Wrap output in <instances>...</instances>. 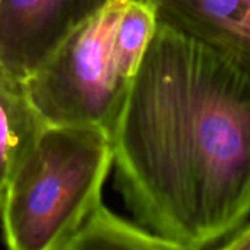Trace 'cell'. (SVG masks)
Masks as SVG:
<instances>
[{
  "label": "cell",
  "mask_w": 250,
  "mask_h": 250,
  "mask_svg": "<svg viewBox=\"0 0 250 250\" xmlns=\"http://www.w3.org/2000/svg\"><path fill=\"white\" fill-rule=\"evenodd\" d=\"M48 126L34 104L25 76L0 63V189Z\"/></svg>",
  "instance_id": "6"
},
{
  "label": "cell",
  "mask_w": 250,
  "mask_h": 250,
  "mask_svg": "<svg viewBox=\"0 0 250 250\" xmlns=\"http://www.w3.org/2000/svg\"><path fill=\"white\" fill-rule=\"evenodd\" d=\"M113 167L110 133L92 125H48L7 182L0 208L12 250H64L103 202Z\"/></svg>",
  "instance_id": "2"
},
{
  "label": "cell",
  "mask_w": 250,
  "mask_h": 250,
  "mask_svg": "<svg viewBox=\"0 0 250 250\" xmlns=\"http://www.w3.org/2000/svg\"><path fill=\"white\" fill-rule=\"evenodd\" d=\"M129 1L110 0L73 25L25 76L48 125H92L110 132L133 79L116 47V29Z\"/></svg>",
  "instance_id": "3"
},
{
  "label": "cell",
  "mask_w": 250,
  "mask_h": 250,
  "mask_svg": "<svg viewBox=\"0 0 250 250\" xmlns=\"http://www.w3.org/2000/svg\"><path fill=\"white\" fill-rule=\"evenodd\" d=\"M85 249L176 250L171 243L139 223L116 215L103 202L85 218L64 246V250Z\"/></svg>",
  "instance_id": "7"
},
{
  "label": "cell",
  "mask_w": 250,
  "mask_h": 250,
  "mask_svg": "<svg viewBox=\"0 0 250 250\" xmlns=\"http://www.w3.org/2000/svg\"><path fill=\"white\" fill-rule=\"evenodd\" d=\"M1 201H3V190L0 189V208H1Z\"/></svg>",
  "instance_id": "10"
},
{
  "label": "cell",
  "mask_w": 250,
  "mask_h": 250,
  "mask_svg": "<svg viewBox=\"0 0 250 250\" xmlns=\"http://www.w3.org/2000/svg\"><path fill=\"white\" fill-rule=\"evenodd\" d=\"M69 28L63 0H0V63L26 76Z\"/></svg>",
  "instance_id": "5"
},
{
  "label": "cell",
  "mask_w": 250,
  "mask_h": 250,
  "mask_svg": "<svg viewBox=\"0 0 250 250\" xmlns=\"http://www.w3.org/2000/svg\"><path fill=\"white\" fill-rule=\"evenodd\" d=\"M158 22L207 45L250 81V0H149Z\"/></svg>",
  "instance_id": "4"
},
{
  "label": "cell",
  "mask_w": 250,
  "mask_h": 250,
  "mask_svg": "<svg viewBox=\"0 0 250 250\" xmlns=\"http://www.w3.org/2000/svg\"><path fill=\"white\" fill-rule=\"evenodd\" d=\"M108 1L110 0H63L69 26L72 28Z\"/></svg>",
  "instance_id": "8"
},
{
  "label": "cell",
  "mask_w": 250,
  "mask_h": 250,
  "mask_svg": "<svg viewBox=\"0 0 250 250\" xmlns=\"http://www.w3.org/2000/svg\"><path fill=\"white\" fill-rule=\"evenodd\" d=\"M116 188L176 250L218 249L250 215V81L158 22L110 129Z\"/></svg>",
  "instance_id": "1"
},
{
  "label": "cell",
  "mask_w": 250,
  "mask_h": 250,
  "mask_svg": "<svg viewBox=\"0 0 250 250\" xmlns=\"http://www.w3.org/2000/svg\"><path fill=\"white\" fill-rule=\"evenodd\" d=\"M218 249L226 250H250V224L243 226L233 236H230Z\"/></svg>",
  "instance_id": "9"
}]
</instances>
